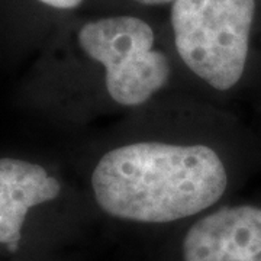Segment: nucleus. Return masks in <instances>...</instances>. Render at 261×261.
Here are the masks:
<instances>
[{
	"mask_svg": "<svg viewBox=\"0 0 261 261\" xmlns=\"http://www.w3.org/2000/svg\"><path fill=\"white\" fill-rule=\"evenodd\" d=\"M141 5H147V6H159V5H166V3H173L174 0H134Z\"/></svg>",
	"mask_w": 261,
	"mask_h": 261,
	"instance_id": "7",
	"label": "nucleus"
},
{
	"mask_svg": "<svg viewBox=\"0 0 261 261\" xmlns=\"http://www.w3.org/2000/svg\"><path fill=\"white\" fill-rule=\"evenodd\" d=\"M154 31L135 16H109L84 23L79 44L105 68V86L113 102L140 106L170 79L167 57L154 48Z\"/></svg>",
	"mask_w": 261,
	"mask_h": 261,
	"instance_id": "3",
	"label": "nucleus"
},
{
	"mask_svg": "<svg viewBox=\"0 0 261 261\" xmlns=\"http://www.w3.org/2000/svg\"><path fill=\"white\" fill-rule=\"evenodd\" d=\"M257 0H174L171 28L178 56L200 80L226 92L248 61Z\"/></svg>",
	"mask_w": 261,
	"mask_h": 261,
	"instance_id": "2",
	"label": "nucleus"
},
{
	"mask_svg": "<svg viewBox=\"0 0 261 261\" xmlns=\"http://www.w3.org/2000/svg\"><path fill=\"white\" fill-rule=\"evenodd\" d=\"M60 192V181L39 164L0 159V244L16 251L29 209L54 200Z\"/></svg>",
	"mask_w": 261,
	"mask_h": 261,
	"instance_id": "5",
	"label": "nucleus"
},
{
	"mask_svg": "<svg viewBox=\"0 0 261 261\" xmlns=\"http://www.w3.org/2000/svg\"><path fill=\"white\" fill-rule=\"evenodd\" d=\"M54 9H74L83 0H38Z\"/></svg>",
	"mask_w": 261,
	"mask_h": 261,
	"instance_id": "6",
	"label": "nucleus"
},
{
	"mask_svg": "<svg viewBox=\"0 0 261 261\" xmlns=\"http://www.w3.org/2000/svg\"><path fill=\"white\" fill-rule=\"evenodd\" d=\"M185 261H261V207L229 206L206 215L183 240Z\"/></svg>",
	"mask_w": 261,
	"mask_h": 261,
	"instance_id": "4",
	"label": "nucleus"
},
{
	"mask_svg": "<svg viewBox=\"0 0 261 261\" xmlns=\"http://www.w3.org/2000/svg\"><path fill=\"white\" fill-rule=\"evenodd\" d=\"M228 173L202 144L138 141L108 151L92 173L96 203L113 218L167 224L190 218L224 196Z\"/></svg>",
	"mask_w": 261,
	"mask_h": 261,
	"instance_id": "1",
	"label": "nucleus"
}]
</instances>
